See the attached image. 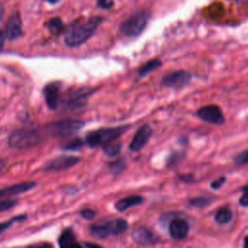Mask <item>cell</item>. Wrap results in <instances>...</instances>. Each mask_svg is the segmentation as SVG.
Returning <instances> with one entry per match:
<instances>
[{
  "label": "cell",
  "instance_id": "obj_36",
  "mask_svg": "<svg viewBox=\"0 0 248 248\" xmlns=\"http://www.w3.org/2000/svg\"><path fill=\"white\" fill-rule=\"evenodd\" d=\"M5 166H6V161L3 159H0V171L4 169Z\"/></svg>",
  "mask_w": 248,
  "mask_h": 248
},
{
  "label": "cell",
  "instance_id": "obj_16",
  "mask_svg": "<svg viewBox=\"0 0 248 248\" xmlns=\"http://www.w3.org/2000/svg\"><path fill=\"white\" fill-rule=\"evenodd\" d=\"M35 186H36V182L27 181V182H21V183H17V184L9 186V187L2 188V189H0V199L22 194L24 192L30 191Z\"/></svg>",
  "mask_w": 248,
  "mask_h": 248
},
{
  "label": "cell",
  "instance_id": "obj_33",
  "mask_svg": "<svg viewBox=\"0 0 248 248\" xmlns=\"http://www.w3.org/2000/svg\"><path fill=\"white\" fill-rule=\"evenodd\" d=\"M27 248H53V247L49 243H41V244H36V245L29 246Z\"/></svg>",
  "mask_w": 248,
  "mask_h": 248
},
{
  "label": "cell",
  "instance_id": "obj_24",
  "mask_svg": "<svg viewBox=\"0 0 248 248\" xmlns=\"http://www.w3.org/2000/svg\"><path fill=\"white\" fill-rule=\"evenodd\" d=\"M125 162L124 160H117V161H113L111 163H109L108 165V169L109 170L113 173V174H119L124 169H125Z\"/></svg>",
  "mask_w": 248,
  "mask_h": 248
},
{
  "label": "cell",
  "instance_id": "obj_5",
  "mask_svg": "<svg viewBox=\"0 0 248 248\" xmlns=\"http://www.w3.org/2000/svg\"><path fill=\"white\" fill-rule=\"evenodd\" d=\"M149 19V15L144 11L134 13L128 19H126L120 29L121 32L128 37L139 36L145 28Z\"/></svg>",
  "mask_w": 248,
  "mask_h": 248
},
{
  "label": "cell",
  "instance_id": "obj_38",
  "mask_svg": "<svg viewBox=\"0 0 248 248\" xmlns=\"http://www.w3.org/2000/svg\"><path fill=\"white\" fill-rule=\"evenodd\" d=\"M243 248H248V236L244 238V243H243Z\"/></svg>",
  "mask_w": 248,
  "mask_h": 248
},
{
  "label": "cell",
  "instance_id": "obj_2",
  "mask_svg": "<svg viewBox=\"0 0 248 248\" xmlns=\"http://www.w3.org/2000/svg\"><path fill=\"white\" fill-rule=\"evenodd\" d=\"M128 126H120L115 128H103L92 131L87 134L85 138V143L90 147H96L100 145L105 146L118 139L128 130Z\"/></svg>",
  "mask_w": 248,
  "mask_h": 248
},
{
  "label": "cell",
  "instance_id": "obj_7",
  "mask_svg": "<svg viewBox=\"0 0 248 248\" xmlns=\"http://www.w3.org/2000/svg\"><path fill=\"white\" fill-rule=\"evenodd\" d=\"M79 157L77 156L61 155L48 161L44 166V170L46 171H61L74 167L79 162Z\"/></svg>",
  "mask_w": 248,
  "mask_h": 248
},
{
  "label": "cell",
  "instance_id": "obj_1",
  "mask_svg": "<svg viewBox=\"0 0 248 248\" xmlns=\"http://www.w3.org/2000/svg\"><path fill=\"white\" fill-rule=\"evenodd\" d=\"M102 21V17L95 16L78 26L73 27L65 37V44L71 47L82 45L93 36Z\"/></svg>",
  "mask_w": 248,
  "mask_h": 248
},
{
  "label": "cell",
  "instance_id": "obj_40",
  "mask_svg": "<svg viewBox=\"0 0 248 248\" xmlns=\"http://www.w3.org/2000/svg\"><path fill=\"white\" fill-rule=\"evenodd\" d=\"M0 18H1V16H0Z\"/></svg>",
  "mask_w": 248,
  "mask_h": 248
},
{
  "label": "cell",
  "instance_id": "obj_34",
  "mask_svg": "<svg viewBox=\"0 0 248 248\" xmlns=\"http://www.w3.org/2000/svg\"><path fill=\"white\" fill-rule=\"evenodd\" d=\"M85 247L86 248H103L100 245H98L96 243H92V242H85Z\"/></svg>",
  "mask_w": 248,
  "mask_h": 248
},
{
  "label": "cell",
  "instance_id": "obj_15",
  "mask_svg": "<svg viewBox=\"0 0 248 248\" xmlns=\"http://www.w3.org/2000/svg\"><path fill=\"white\" fill-rule=\"evenodd\" d=\"M44 95L46 103L49 108L55 109L58 107V100L60 95V83L58 81L48 83L44 88Z\"/></svg>",
  "mask_w": 248,
  "mask_h": 248
},
{
  "label": "cell",
  "instance_id": "obj_4",
  "mask_svg": "<svg viewBox=\"0 0 248 248\" xmlns=\"http://www.w3.org/2000/svg\"><path fill=\"white\" fill-rule=\"evenodd\" d=\"M42 140V135L35 129L23 128L14 131L8 140L10 147L21 149L32 147Z\"/></svg>",
  "mask_w": 248,
  "mask_h": 248
},
{
  "label": "cell",
  "instance_id": "obj_30",
  "mask_svg": "<svg viewBox=\"0 0 248 248\" xmlns=\"http://www.w3.org/2000/svg\"><path fill=\"white\" fill-rule=\"evenodd\" d=\"M243 194L241 196V198L239 199V203L242 206H248V185L245 186L243 189Z\"/></svg>",
  "mask_w": 248,
  "mask_h": 248
},
{
  "label": "cell",
  "instance_id": "obj_37",
  "mask_svg": "<svg viewBox=\"0 0 248 248\" xmlns=\"http://www.w3.org/2000/svg\"><path fill=\"white\" fill-rule=\"evenodd\" d=\"M240 5H246L248 6V0H235Z\"/></svg>",
  "mask_w": 248,
  "mask_h": 248
},
{
  "label": "cell",
  "instance_id": "obj_14",
  "mask_svg": "<svg viewBox=\"0 0 248 248\" xmlns=\"http://www.w3.org/2000/svg\"><path fill=\"white\" fill-rule=\"evenodd\" d=\"M169 232L170 236L175 240L184 239L189 232V226L183 219H173L169 225Z\"/></svg>",
  "mask_w": 248,
  "mask_h": 248
},
{
  "label": "cell",
  "instance_id": "obj_13",
  "mask_svg": "<svg viewBox=\"0 0 248 248\" xmlns=\"http://www.w3.org/2000/svg\"><path fill=\"white\" fill-rule=\"evenodd\" d=\"M90 88L84 87V88H79L78 90L75 91L65 102L66 106L70 109H77L80 108L81 107L85 106L87 97L90 95Z\"/></svg>",
  "mask_w": 248,
  "mask_h": 248
},
{
  "label": "cell",
  "instance_id": "obj_21",
  "mask_svg": "<svg viewBox=\"0 0 248 248\" xmlns=\"http://www.w3.org/2000/svg\"><path fill=\"white\" fill-rule=\"evenodd\" d=\"M121 151V143L119 142H110L107 145L104 146V152L109 156V157H114L117 156Z\"/></svg>",
  "mask_w": 248,
  "mask_h": 248
},
{
  "label": "cell",
  "instance_id": "obj_6",
  "mask_svg": "<svg viewBox=\"0 0 248 248\" xmlns=\"http://www.w3.org/2000/svg\"><path fill=\"white\" fill-rule=\"evenodd\" d=\"M84 122L81 120H62L51 123L47 131L54 137L58 138H67L75 135L84 126Z\"/></svg>",
  "mask_w": 248,
  "mask_h": 248
},
{
  "label": "cell",
  "instance_id": "obj_12",
  "mask_svg": "<svg viewBox=\"0 0 248 248\" xmlns=\"http://www.w3.org/2000/svg\"><path fill=\"white\" fill-rule=\"evenodd\" d=\"M22 34V22L20 16L17 13L13 14L6 24L5 36L9 40H15Z\"/></svg>",
  "mask_w": 248,
  "mask_h": 248
},
{
  "label": "cell",
  "instance_id": "obj_8",
  "mask_svg": "<svg viewBox=\"0 0 248 248\" xmlns=\"http://www.w3.org/2000/svg\"><path fill=\"white\" fill-rule=\"evenodd\" d=\"M197 115L202 120L211 124L221 125L225 122V117L221 108L215 105H208L201 108L197 111Z\"/></svg>",
  "mask_w": 248,
  "mask_h": 248
},
{
  "label": "cell",
  "instance_id": "obj_31",
  "mask_svg": "<svg viewBox=\"0 0 248 248\" xmlns=\"http://www.w3.org/2000/svg\"><path fill=\"white\" fill-rule=\"evenodd\" d=\"M113 5V0H98V6L102 9H109Z\"/></svg>",
  "mask_w": 248,
  "mask_h": 248
},
{
  "label": "cell",
  "instance_id": "obj_18",
  "mask_svg": "<svg viewBox=\"0 0 248 248\" xmlns=\"http://www.w3.org/2000/svg\"><path fill=\"white\" fill-rule=\"evenodd\" d=\"M143 202V198L140 197V196H129V197H126V198H123V199H120L118 200L115 204H114V207L117 211L119 212H122V211H125L126 209L132 207V206H135V205H139V204H141Z\"/></svg>",
  "mask_w": 248,
  "mask_h": 248
},
{
  "label": "cell",
  "instance_id": "obj_9",
  "mask_svg": "<svg viewBox=\"0 0 248 248\" xmlns=\"http://www.w3.org/2000/svg\"><path fill=\"white\" fill-rule=\"evenodd\" d=\"M192 78V76L189 72L180 70L172 72L169 75H167L163 78V84L166 87L173 88V89H180L186 86Z\"/></svg>",
  "mask_w": 248,
  "mask_h": 248
},
{
  "label": "cell",
  "instance_id": "obj_29",
  "mask_svg": "<svg viewBox=\"0 0 248 248\" xmlns=\"http://www.w3.org/2000/svg\"><path fill=\"white\" fill-rule=\"evenodd\" d=\"M79 215L86 220H91L95 217L96 215V211L93 209H89V208H85V209H81L79 211Z\"/></svg>",
  "mask_w": 248,
  "mask_h": 248
},
{
  "label": "cell",
  "instance_id": "obj_10",
  "mask_svg": "<svg viewBox=\"0 0 248 248\" xmlns=\"http://www.w3.org/2000/svg\"><path fill=\"white\" fill-rule=\"evenodd\" d=\"M134 242L140 246H152L160 241V237L145 227H139L132 232Z\"/></svg>",
  "mask_w": 248,
  "mask_h": 248
},
{
  "label": "cell",
  "instance_id": "obj_22",
  "mask_svg": "<svg viewBox=\"0 0 248 248\" xmlns=\"http://www.w3.org/2000/svg\"><path fill=\"white\" fill-rule=\"evenodd\" d=\"M25 219H26L25 215H17V216L13 217L12 219H10V220H8L6 222L0 223V233L5 232L6 230H8L15 222H21V221H24Z\"/></svg>",
  "mask_w": 248,
  "mask_h": 248
},
{
  "label": "cell",
  "instance_id": "obj_17",
  "mask_svg": "<svg viewBox=\"0 0 248 248\" xmlns=\"http://www.w3.org/2000/svg\"><path fill=\"white\" fill-rule=\"evenodd\" d=\"M58 244L60 248H82L71 229H66L61 232L58 238Z\"/></svg>",
  "mask_w": 248,
  "mask_h": 248
},
{
  "label": "cell",
  "instance_id": "obj_28",
  "mask_svg": "<svg viewBox=\"0 0 248 248\" xmlns=\"http://www.w3.org/2000/svg\"><path fill=\"white\" fill-rule=\"evenodd\" d=\"M234 161L238 165H248V150H245L239 153L235 158Z\"/></svg>",
  "mask_w": 248,
  "mask_h": 248
},
{
  "label": "cell",
  "instance_id": "obj_11",
  "mask_svg": "<svg viewBox=\"0 0 248 248\" xmlns=\"http://www.w3.org/2000/svg\"><path fill=\"white\" fill-rule=\"evenodd\" d=\"M152 135V129L149 125L145 124L141 126L137 133L135 134L131 143H130V149L134 152H138L140 149H142L145 144L148 142L149 139Z\"/></svg>",
  "mask_w": 248,
  "mask_h": 248
},
{
  "label": "cell",
  "instance_id": "obj_3",
  "mask_svg": "<svg viewBox=\"0 0 248 248\" xmlns=\"http://www.w3.org/2000/svg\"><path fill=\"white\" fill-rule=\"evenodd\" d=\"M127 229L128 223L124 219H114L91 225L89 232L95 238L104 239L110 235H119L126 232Z\"/></svg>",
  "mask_w": 248,
  "mask_h": 248
},
{
  "label": "cell",
  "instance_id": "obj_25",
  "mask_svg": "<svg viewBox=\"0 0 248 248\" xmlns=\"http://www.w3.org/2000/svg\"><path fill=\"white\" fill-rule=\"evenodd\" d=\"M17 203V200L16 199H7V200H4L2 202H0V212H3V211H7L11 208H13L14 206H16Z\"/></svg>",
  "mask_w": 248,
  "mask_h": 248
},
{
  "label": "cell",
  "instance_id": "obj_26",
  "mask_svg": "<svg viewBox=\"0 0 248 248\" xmlns=\"http://www.w3.org/2000/svg\"><path fill=\"white\" fill-rule=\"evenodd\" d=\"M83 145V141L79 139H75L69 142H67L65 145H63V149L66 150H77L79 147Z\"/></svg>",
  "mask_w": 248,
  "mask_h": 248
},
{
  "label": "cell",
  "instance_id": "obj_23",
  "mask_svg": "<svg viewBox=\"0 0 248 248\" xmlns=\"http://www.w3.org/2000/svg\"><path fill=\"white\" fill-rule=\"evenodd\" d=\"M48 28L53 34H59L63 30V23L60 18L54 17L49 20Z\"/></svg>",
  "mask_w": 248,
  "mask_h": 248
},
{
  "label": "cell",
  "instance_id": "obj_39",
  "mask_svg": "<svg viewBox=\"0 0 248 248\" xmlns=\"http://www.w3.org/2000/svg\"><path fill=\"white\" fill-rule=\"evenodd\" d=\"M46 2H48V3H50V4H55V3H57V2H59L60 0H46Z\"/></svg>",
  "mask_w": 248,
  "mask_h": 248
},
{
  "label": "cell",
  "instance_id": "obj_32",
  "mask_svg": "<svg viewBox=\"0 0 248 248\" xmlns=\"http://www.w3.org/2000/svg\"><path fill=\"white\" fill-rule=\"evenodd\" d=\"M225 181H226V178H225V177H220V178H218L217 180H215V181H213V182L211 183V188H212V189H218V188H220V187L222 186V184H223Z\"/></svg>",
  "mask_w": 248,
  "mask_h": 248
},
{
  "label": "cell",
  "instance_id": "obj_19",
  "mask_svg": "<svg viewBox=\"0 0 248 248\" xmlns=\"http://www.w3.org/2000/svg\"><path fill=\"white\" fill-rule=\"evenodd\" d=\"M161 65H162V62H161L160 60H158V59L150 60V61H148L147 63H145V64L140 68V72H139V76H140V78L145 77L146 75H148V74L151 73L152 71H154V70L160 68Z\"/></svg>",
  "mask_w": 248,
  "mask_h": 248
},
{
  "label": "cell",
  "instance_id": "obj_35",
  "mask_svg": "<svg viewBox=\"0 0 248 248\" xmlns=\"http://www.w3.org/2000/svg\"><path fill=\"white\" fill-rule=\"evenodd\" d=\"M3 46H4V35H3V33L0 31V50L2 49Z\"/></svg>",
  "mask_w": 248,
  "mask_h": 248
},
{
  "label": "cell",
  "instance_id": "obj_27",
  "mask_svg": "<svg viewBox=\"0 0 248 248\" xmlns=\"http://www.w3.org/2000/svg\"><path fill=\"white\" fill-rule=\"evenodd\" d=\"M190 202H191V204H193V205L202 207V206H204V205H206V204H208V203L210 202V198L200 197V198H196V199L191 200Z\"/></svg>",
  "mask_w": 248,
  "mask_h": 248
},
{
  "label": "cell",
  "instance_id": "obj_20",
  "mask_svg": "<svg viewBox=\"0 0 248 248\" xmlns=\"http://www.w3.org/2000/svg\"><path fill=\"white\" fill-rule=\"evenodd\" d=\"M232 218V213L228 208H220L215 214V220L219 224H227Z\"/></svg>",
  "mask_w": 248,
  "mask_h": 248
}]
</instances>
